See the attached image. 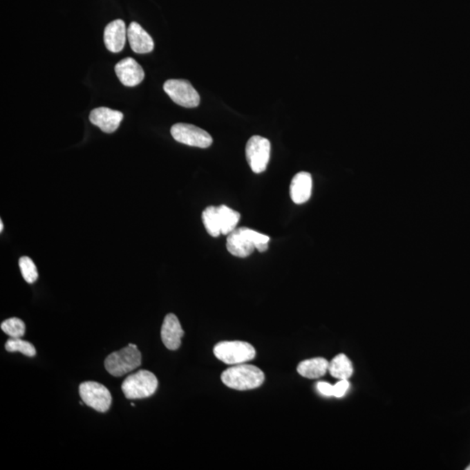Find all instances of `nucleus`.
I'll list each match as a JSON object with an SVG mask.
<instances>
[{"label": "nucleus", "instance_id": "1", "mask_svg": "<svg viewBox=\"0 0 470 470\" xmlns=\"http://www.w3.org/2000/svg\"><path fill=\"white\" fill-rule=\"evenodd\" d=\"M221 380L228 388L236 391H250L261 387L265 380L264 373L253 365L239 364L227 368Z\"/></svg>", "mask_w": 470, "mask_h": 470}, {"label": "nucleus", "instance_id": "2", "mask_svg": "<svg viewBox=\"0 0 470 470\" xmlns=\"http://www.w3.org/2000/svg\"><path fill=\"white\" fill-rule=\"evenodd\" d=\"M142 361L137 345L129 344L122 350L113 352L106 357L105 368L110 375L120 377L139 368Z\"/></svg>", "mask_w": 470, "mask_h": 470}, {"label": "nucleus", "instance_id": "3", "mask_svg": "<svg viewBox=\"0 0 470 470\" xmlns=\"http://www.w3.org/2000/svg\"><path fill=\"white\" fill-rule=\"evenodd\" d=\"M156 376L152 372L140 370L127 376L122 385L126 399L136 400L150 397L158 388Z\"/></svg>", "mask_w": 470, "mask_h": 470}, {"label": "nucleus", "instance_id": "4", "mask_svg": "<svg viewBox=\"0 0 470 470\" xmlns=\"http://www.w3.org/2000/svg\"><path fill=\"white\" fill-rule=\"evenodd\" d=\"M214 354L225 364L234 366L253 360L256 351L253 346L247 342L221 341L214 348Z\"/></svg>", "mask_w": 470, "mask_h": 470}, {"label": "nucleus", "instance_id": "5", "mask_svg": "<svg viewBox=\"0 0 470 470\" xmlns=\"http://www.w3.org/2000/svg\"><path fill=\"white\" fill-rule=\"evenodd\" d=\"M163 88L173 102L179 106L194 109L200 105V94L188 80L169 79L164 82Z\"/></svg>", "mask_w": 470, "mask_h": 470}, {"label": "nucleus", "instance_id": "6", "mask_svg": "<svg viewBox=\"0 0 470 470\" xmlns=\"http://www.w3.org/2000/svg\"><path fill=\"white\" fill-rule=\"evenodd\" d=\"M271 143L263 136L254 135L248 140L246 156L250 169L255 173H263L270 160Z\"/></svg>", "mask_w": 470, "mask_h": 470}, {"label": "nucleus", "instance_id": "7", "mask_svg": "<svg viewBox=\"0 0 470 470\" xmlns=\"http://www.w3.org/2000/svg\"><path fill=\"white\" fill-rule=\"evenodd\" d=\"M79 395L84 404L94 411L105 413L112 404V395L105 386L95 382H86L79 385Z\"/></svg>", "mask_w": 470, "mask_h": 470}, {"label": "nucleus", "instance_id": "8", "mask_svg": "<svg viewBox=\"0 0 470 470\" xmlns=\"http://www.w3.org/2000/svg\"><path fill=\"white\" fill-rule=\"evenodd\" d=\"M171 134L178 142L200 149H207L213 143V138L209 133L190 124H176L171 129Z\"/></svg>", "mask_w": 470, "mask_h": 470}, {"label": "nucleus", "instance_id": "9", "mask_svg": "<svg viewBox=\"0 0 470 470\" xmlns=\"http://www.w3.org/2000/svg\"><path fill=\"white\" fill-rule=\"evenodd\" d=\"M114 70L120 82L125 86H136L145 78L142 67L133 58L120 60L116 64Z\"/></svg>", "mask_w": 470, "mask_h": 470}, {"label": "nucleus", "instance_id": "10", "mask_svg": "<svg viewBox=\"0 0 470 470\" xmlns=\"http://www.w3.org/2000/svg\"><path fill=\"white\" fill-rule=\"evenodd\" d=\"M123 118L122 112L110 109L109 107H98L93 109L89 115L90 122L106 133L115 132L119 129Z\"/></svg>", "mask_w": 470, "mask_h": 470}, {"label": "nucleus", "instance_id": "11", "mask_svg": "<svg viewBox=\"0 0 470 470\" xmlns=\"http://www.w3.org/2000/svg\"><path fill=\"white\" fill-rule=\"evenodd\" d=\"M227 248L234 256L246 258L256 250L247 234V227L236 228L227 235Z\"/></svg>", "mask_w": 470, "mask_h": 470}, {"label": "nucleus", "instance_id": "12", "mask_svg": "<svg viewBox=\"0 0 470 470\" xmlns=\"http://www.w3.org/2000/svg\"><path fill=\"white\" fill-rule=\"evenodd\" d=\"M127 37L126 24L122 19H116L106 26L104 42L111 53L122 52L125 46Z\"/></svg>", "mask_w": 470, "mask_h": 470}, {"label": "nucleus", "instance_id": "13", "mask_svg": "<svg viewBox=\"0 0 470 470\" xmlns=\"http://www.w3.org/2000/svg\"><path fill=\"white\" fill-rule=\"evenodd\" d=\"M184 337V331L181 328L179 319L176 314H169L164 319L161 328V339L167 348L169 350H177L181 345V338Z\"/></svg>", "mask_w": 470, "mask_h": 470}, {"label": "nucleus", "instance_id": "14", "mask_svg": "<svg viewBox=\"0 0 470 470\" xmlns=\"http://www.w3.org/2000/svg\"><path fill=\"white\" fill-rule=\"evenodd\" d=\"M127 39L133 51L139 55L149 53L153 50L154 43L152 37L136 22L130 24L127 29Z\"/></svg>", "mask_w": 470, "mask_h": 470}, {"label": "nucleus", "instance_id": "15", "mask_svg": "<svg viewBox=\"0 0 470 470\" xmlns=\"http://www.w3.org/2000/svg\"><path fill=\"white\" fill-rule=\"evenodd\" d=\"M313 180L310 173H298L290 184V196L295 204L301 205L310 199Z\"/></svg>", "mask_w": 470, "mask_h": 470}, {"label": "nucleus", "instance_id": "16", "mask_svg": "<svg viewBox=\"0 0 470 470\" xmlns=\"http://www.w3.org/2000/svg\"><path fill=\"white\" fill-rule=\"evenodd\" d=\"M329 362L324 358L318 357L301 361L298 365L297 371L303 377L317 379L328 371Z\"/></svg>", "mask_w": 470, "mask_h": 470}, {"label": "nucleus", "instance_id": "17", "mask_svg": "<svg viewBox=\"0 0 470 470\" xmlns=\"http://www.w3.org/2000/svg\"><path fill=\"white\" fill-rule=\"evenodd\" d=\"M328 371L339 380H348L354 373V368L351 361L345 355L340 354L329 362Z\"/></svg>", "mask_w": 470, "mask_h": 470}, {"label": "nucleus", "instance_id": "18", "mask_svg": "<svg viewBox=\"0 0 470 470\" xmlns=\"http://www.w3.org/2000/svg\"><path fill=\"white\" fill-rule=\"evenodd\" d=\"M218 213L220 221L221 234L228 235L236 229L241 219L240 213L225 205L218 207Z\"/></svg>", "mask_w": 470, "mask_h": 470}, {"label": "nucleus", "instance_id": "19", "mask_svg": "<svg viewBox=\"0 0 470 470\" xmlns=\"http://www.w3.org/2000/svg\"><path fill=\"white\" fill-rule=\"evenodd\" d=\"M203 220L207 233L213 237H218L221 234L220 221L218 207H207L203 213Z\"/></svg>", "mask_w": 470, "mask_h": 470}, {"label": "nucleus", "instance_id": "20", "mask_svg": "<svg viewBox=\"0 0 470 470\" xmlns=\"http://www.w3.org/2000/svg\"><path fill=\"white\" fill-rule=\"evenodd\" d=\"M6 351L19 352L28 357H33L36 355L35 346L30 344L28 341H24L21 338H10L6 344Z\"/></svg>", "mask_w": 470, "mask_h": 470}, {"label": "nucleus", "instance_id": "21", "mask_svg": "<svg viewBox=\"0 0 470 470\" xmlns=\"http://www.w3.org/2000/svg\"><path fill=\"white\" fill-rule=\"evenodd\" d=\"M1 329L11 338H21L26 333V325L19 318H10L3 321Z\"/></svg>", "mask_w": 470, "mask_h": 470}, {"label": "nucleus", "instance_id": "22", "mask_svg": "<svg viewBox=\"0 0 470 470\" xmlns=\"http://www.w3.org/2000/svg\"><path fill=\"white\" fill-rule=\"evenodd\" d=\"M19 268L21 271L22 276L29 284L35 283L39 277L38 270L33 263L32 258L28 256H23L19 258Z\"/></svg>", "mask_w": 470, "mask_h": 470}, {"label": "nucleus", "instance_id": "23", "mask_svg": "<svg viewBox=\"0 0 470 470\" xmlns=\"http://www.w3.org/2000/svg\"><path fill=\"white\" fill-rule=\"evenodd\" d=\"M247 231L248 235H250V239L253 241L255 248L261 253L267 251L268 248V243L270 241V237L267 235L258 233L257 231L250 229V228L247 227Z\"/></svg>", "mask_w": 470, "mask_h": 470}, {"label": "nucleus", "instance_id": "24", "mask_svg": "<svg viewBox=\"0 0 470 470\" xmlns=\"http://www.w3.org/2000/svg\"><path fill=\"white\" fill-rule=\"evenodd\" d=\"M349 388V382L348 380H339L337 384L334 386V396L337 398H341L346 394Z\"/></svg>", "mask_w": 470, "mask_h": 470}, {"label": "nucleus", "instance_id": "25", "mask_svg": "<svg viewBox=\"0 0 470 470\" xmlns=\"http://www.w3.org/2000/svg\"><path fill=\"white\" fill-rule=\"evenodd\" d=\"M318 391L325 396H334V386L328 382H320L317 384Z\"/></svg>", "mask_w": 470, "mask_h": 470}, {"label": "nucleus", "instance_id": "26", "mask_svg": "<svg viewBox=\"0 0 470 470\" xmlns=\"http://www.w3.org/2000/svg\"><path fill=\"white\" fill-rule=\"evenodd\" d=\"M3 229H4V225H3V221L2 220H0V232H3Z\"/></svg>", "mask_w": 470, "mask_h": 470}, {"label": "nucleus", "instance_id": "27", "mask_svg": "<svg viewBox=\"0 0 470 470\" xmlns=\"http://www.w3.org/2000/svg\"><path fill=\"white\" fill-rule=\"evenodd\" d=\"M466 469H467V470H470V465H469L468 467H467Z\"/></svg>", "mask_w": 470, "mask_h": 470}]
</instances>
